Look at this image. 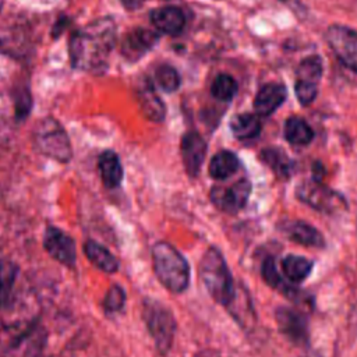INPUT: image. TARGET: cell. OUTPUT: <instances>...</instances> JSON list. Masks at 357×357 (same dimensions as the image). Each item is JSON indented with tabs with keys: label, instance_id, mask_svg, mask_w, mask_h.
Listing matches in <instances>:
<instances>
[{
	"label": "cell",
	"instance_id": "6da1fadb",
	"mask_svg": "<svg viewBox=\"0 0 357 357\" xmlns=\"http://www.w3.org/2000/svg\"><path fill=\"white\" fill-rule=\"evenodd\" d=\"M116 43V25L102 18L75 31L70 38V60L74 68L100 73L106 68Z\"/></svg>",
	"mask_w": 357,
	"mask_h": 357
},
{
	"label": "cell",
	"instance_id": "7a4b0ae2",
	"mask_svg": "<svg viewBox=\"0 0 357 357\" xmlns=\"http://www.w3.org/2000/svg\"><path fill=\"white\" fill-rule=\"evenodd\" d=\"M199 276L209 296L219 304L227 307L236 294V286L222 252L211 247L199 262Z\"/></svg>",
	"mask_w": 357,
	"mask_h": 357
},
{
	"label": "cell",
	"instance_id": "3957f363",
	"mask_svg": "<svg viewBox=\"0 0 357 357\" xmlns=\"http://www.w3.org/2000/svg\"><path fill=\"white\" fill-rule=\"evenodd\" d=\"M153 271L159 282L173 293H181L190 283V266L185 258L169 243L158 241L152 247Z\"/></svg>",
	"mask_w": 357,
	"mask_h": 357
},
{
	"label": "cell",
	"instance_id": "277c9868",
	"mask_svg": "<svg viewBox=\"0 0 357 357\" xmlns=\"http://www.w3.org/2000/svg\"><path fill=\"white\" fill-rule=\"evenodd\" d=\"M35 148L47 158L67 163L73 156L71 144L66 130L52 117L40 120L33 130Z\"/></svg>",
	"mask_w": 357,
	"mask_h": 357
},
{
	"label": "cell",
	"instance_id": "5b68a950",
	"mask_svg": "<svg viewBox=\"0 0 357 357\" xmlns=\"http://www.w3.org/2000/svg\"><path fill=\"white\" fill-rule=\"evenodd\" d=\"M296 195L301 202L324 213H337L347 209V202L339 192L315 178L300 183Z\"/></svg>",
	"mask_w": 357,
	"mask_h": 357
},
{
	"label": "cell",
	"instance_id": "8992f818",
	"mask_svg": "<svg viewBox=\"0 0 357 357\" xmlns=\"http://www.w3.org/2000/svg\"><path fill=\"white\" fill-rule=\"evenodd\" d=\"M144 318L148 325L149 333L155 340L159 353L166 354L173 343L176 322L172 312L163 305L149 300L144 307Z\"/></svg>",
	"mask_w": 357,
	"mask_h": 357
},
{
	"label": "cell",
	"instance_id": "52a82bcc",
	"mask_svg": "<svg viewBox=\"0 0 357 357\" xmlns=\"http://www.w3.org/2000/svg\"><path fill=\"white\" fill-rule=\"evenodd\" d=\"M325 40L339 61L357 73V31L344 25H331Z\"/></svg>",
	"mask_w": 357,
	"mask_h": 357
},
{
	"label": "cell",
	"instance_id": "ba28073f",
	"mask_svg": "<svg viewBox=\"0 0 357 357\" xmlns=\"http://www.w3.org/2000/svg\"><path fill=\"white\" fill-rule=\"evenodd\" d=\"M250 194L251 183L247 178H238L230 185L216 184L211 190V201L218 209L226 213H236L245 206Z\"/></svg>",
	"mask_w": 357,
	"mask_h": 357
},
{
	"label": "cell",
	"instance_id": "9c48e42d",
	"mask_svg": "<svg viewBox=\"0 0 357 357\" xmlns=\"http://www.w3.org/2000/svg\"><path fill=\"white\" fill-rule=\"evenodd\" d=\"M45 250L60 264L66 266H74L75 264V244L74 240L59 230L57 227L49 226L43 237Z\"/></svg>",
	"mask_w": 357,
	"mask_h": 357
},
{
	"label": "cell",
	"instance_id": "30bf717a",
	"mask_svg": "<svg viewBox=\"0 0 357 357\" xmlns=\"http://www.w3.org/2000/svg\"><path fill=\"white\" fill-rule=\"evenodd\" d=\"M180 149L187 173L192 177L197 176L206 155V142L198 132L188 131L181 138Z\"/></svg>",
	"mask_w": 357,
	"mask_h": 357
},
{
	"label": "cell",
	"instance_id": "8fae6325",
	"mask_svg": "<svg viewBox=\"0 0 357 357\" xmlns=\"http://www.w3.org/2000/svg\"><path fill=\"white\" fill-rule=\"evenodd\" d=\"M275 319L279 331L293 343L304 344L308 340V331L304 318L291 308L279 307L275 311Z\"/></svg>",
	"mask_w": 357,
	"mask_h": 357
},
{
	"label": "cell",
	"instance_id": "7c38bea8",
	"mask_svg": "<svg viewBox=\"0 0 357 357\" xmlns=\"http://www.w3.org/2000/svg\"><path fill=\"white\" fill-rule=\"evenodd\" d=\"M159 35L146 28H135L130 31L121 42V53L130 60L135 61L148 53L158 42Z\"/></svg>",
	"mask_w": 357,
	"mask_h": 357
},
{
	"label": "cell",
	"instance_id": "4fadbf2b",
	"mask_svg": "<svg viewBox=\"0 0 357 357\" xmlns=\"http://www.w3.org/2000/svg\"><path fill=\"white\" fill-rule=\"evenodd\" d=\"M280 231L291 241L305 245L322 248L325 245L322 234L311 225L303 220H284L279 226Z\"/></svg>",
	"mask_w": 357,
	"mask_h": 357
},
{
	"label": "cell",
	"instance_id": "5bb4252c",
	"mask_svg": "<svg viewBox=\"0 0 357 357\" xmlns=\"http://www.w3.org/2000/svg\"><path fill=\"white\" fill-rule=\"evenodd\" d=\"M149 18L153 26L166 35H178L185 26L184 13L173 6L155 8L151 11Z\"/></svg>",
	"mask_w": 357,
	"mask_h": 357
},
{
	"label": "cell",
	"instance_id": "9a60e30c",
	"mask_svg": "<svg viewBox=\"0 0 357 357\" xmlns=\"http://www.w3.org/2000/svg\"><path fill=\"white\" fill-rule=\"evenodd\" d=\"M286 99V88L282 84L269 82L264 85L254 99V110L258 116H271Z\"/></svg>",
	"mask_w": 357,
	"mask_h": 357
},
{
	"label": "cell",
	"instance_id": "2e32d148",
	"mask_svg": "<svg viewBox=\"0 0 357 357\" xmlns=\"http://www.w3.org/2000/svg\"><path fill=\"white\" fill-rule=\"evenodd\" d=\"M138 102L144 116L152 121H162L165 117V105L158 96L152 84L145 82L138 88Z\"/></svg>",
	"mask_w": 357,
	"mask_h": 357
},
{
	"label": "cell",
	"instance_id": "e0dca14e",
	"mask_svg": "<svg viewBox=\"0 0 357 357\" xmlns=\"http://www.w3.org/2000/svg\"><path fill=\"white\" fill-rule=\"evenodd\" d=\"M98 165L103 184L107 188H116L123 178V166L117 153H114L113 151H105L99 156Z\"/></svg>",
	"mask_w": 357,
	"mask_h": 357
},
{
	"label": "cell",
	"instance_id": "ac0fdd59",
	"mask_svg": "<svg viewBox=\"0 0 357 357\" xmlns=\"http://www.w3.org/2000/svg\"><path fill=\"white\" fill-rule=\"evenodd\" d=\"M240 166L238 158L230 151H220L209 162V174L215 180H226L233 176Z\"/></svg>",
	"mask_w": 357,
	"mask_h": 357
},
{
	"label": "cell",
	"instance_id": "d6986e66",
	"mask_svg": "<svg viewBox=\"0 0 357 357\" xmlns=\"http://www.w3.org/2000/svg\"><path fill=\"white\" fill-rule=\"evenodd\" d=\"M85 254L88 257V259L100 271L107 272V273H113L119 269V262L114 258V255L102 244L88 240L84 245Z\"/></svg>",
	"mask_w": 357,
	"mask_h": 357
},
{
	"label": "cell",
	"instance_id": "ffe728a7",
	"mask_svg": "<svg viewBox=\"0 0 357 357\" xmlns=\"http://www.w3.org/2000/svg\"><path fill=\"white\" fill-rule=\"evenodd\" d=\"M282 272L291 283H300L308 278L312 262L301 255H287L282 259Z\"/></svg>",
	"mask_w": 357,
	"mask_h": 357
},
{
	"label": "cell",
	"instance_id": "44dd1931",
	"mask_svg": "<svg viewBox=\"0 0 357 357\" xmlns=\"http://www.w3.org/2000/svg\"><path fill=\"white\" fill-rule=\"evenodd\" d=\"M230 130L237 139H252L261 132V121L255 114H236L230 121Z\"/></svg>",
	"mask_w": 357,
	"mask_h": 357
},
{
	"label": "cell",
	"instance_id": "7402d4cb",
	"mask_svg": "<svg viewBox=\"0 0 357 357\" xmlns=\"http://www.w3.org/2000/svg\"><path fill=\"white\" fill-rule=\"evenodd\" d=\"M284 138L293 145H307L314 138L310 124L301 117H290L284 123Z\"/></svg>",
	"mask_w": 357,
	"mask_h": 357
},
{
	"label": "cell",
	"instance_id": "603a6c76",
	"mask_svg": "<svg viewBox=\"0 0 357 357\" xmlns=\"http://www.w3.org/2000/svg\"><path fill=\"white\" fill-rule=\"evenodd\" d=\"M261 275L265 280V283L271 287H273L275 290L286 294L287 297H296V289L291 287L289 283L284 282V279L282 278V275L279 273L278 268H276V264L273 261V258L268 257L264 262H262V266H261Z\"/></svg>",
	"mask_w": 357,
	"mask_h": 357
},
{
	"label": "cell",
	"instance_id": "cb8c5ba5",
	"mask_svg": "<svg viewBox=\"0 0 357 357\" xmlns=\"http://www.w3.org/2000/svg\"><path fill=\"white\" fill-rule=\"evenodd\" d=\"M261 159L268 165L279 177H289L291 174V160L276 148H266L261 152Z\"/></svg>",
	"mask_w": 357,
	"mask_h": 357
},
{
	"label": "cell",
	"instance_id": "d4e9b609",
	"mask_svg": "<svg viewBox=\"0 0 357 357\" xmlns=\"http://www.w3.org/2000/svg\"><path fill=\"white\" fill-rule=\"evenodd\" d=\"M17 279V266L6 259H0V307H4L10 297Z\"/></svg>",
	"mask_w": 357,
	"mask_h": 357
},
{
	"label": "cell",
	"instance_id": "484cf974",
	"mask_svg": "<svg viewBox=\"0 0 357 357\" xmlns=\"http://www.w3.org/2000/svg\"><path fill=\"white\" fill-rule=\"evenodd\" d=\"M236 92H237V82L229 74H219L211 85L212 96L222 102L231 100L234 98Z\"/></svg>",
	"mask_w": 357,
	"mask_h": 357
},
{
	"label": "cell",
	"instance_id": "4316f807",
	"mask_svg": "<svg viewBox=\"0 0 357 357\" xmlns=\"http://www.w3.org/2000/svg\"><path fill=\"white\" fill-rule=\"evenodd\" d=\"M322 71H324L322 60L318 56H310V57H305L300 63V66L297 68V79L312 82V84L318 85V82L322 77Z\"/></svg>",
	"mask_w": 357,
	"mask_h": 357
},
{
	"label": "cell",
	"instance_id": "83f0119b",
	"mask_svg": "<svg viewBox=\"0 0 357 357\" xmlns=\"http://www.w3.org/2000/svg\"><path fill=\"white\" fill-rule=\"evenodd\" d=\"M156 82L158 85L166 91V92H173L176 89H178L181 79H180V74L177 73L176 68L170 67V66H160L156 73Z\"/></svg>",
	"mask_w": 357,
	"mask_h": 357
},
{
	"label": "cell",
	"instance_id": "f1b7e54d",
	"mask_svg": "<svg viewBox=\"0 0 357 357\" xmlns=\"http://www.w3.org/2000/svg\"><path fill=\"white\" fill-rule=\"evenodd\" d=\"M124 303H126L124 290L119 284H114L107 290V293L105 296L103 307L107 312H117L123 308Z\"/></svg>",
	"mask_w": 357,
	"mask_h": 357
},
{
	"label": "cell",
	"instance_id": "f546056e",
	"mask_svg": "<svg viewBox=\"0 0 357 357\" xmlns=\"http://www.w3.org/2000/svg\"><path fill=\"white\" fill-rule=\"evenodd\" d=\"M294 93L303 106L312 103L318 93V85L307 81L297 79L294 84Z\"/></svg>",
	"mask_w": 357,
	"mask_h": 357
},
{
	"label": "cell",
	"instance_id": "4dcf8cb0",
	"mask_svg": "<svg viewBox=\"0 0 357 357\" xmlns=\"http://www.w3.org/2000/svg\"><path fill=\"white\" fill-rule=\"evenodd\" d=\"M121 4L127 8V10H137L138 7H141L146 0H120Z\"/></svg>",
	"mask_w": 357,
	"mask_h": 357
},
{
	"label": "cell",
	"instance_id": "1f68e13d",
	"mask_svg": "<svg viewBox=\"0 0 357 357\" xmlns=\"http://www.w3.org/2000/svg\"><path fill=\"white\" fill-rule=\"evenodd\" d=\"M1 7H3V0H0V11H1Z\"/></svg>",
	"mask_w": 357,
	"mask_h": 357
},
{
	"label": "cell",
	"instance_id": "d6a6232c",
	"mask_svg": "<svg viewBox=\"0 0 357 357\" xmlns=\"http://www.w3.org/2000/svg\"><path fill=\"white\" fill-rule=\"evenodd\" d=\"M279 1H287V0H279Z\"/></svg>",
	"mask_w": 357,
	"mask_h": 357
},
{
	"label": "cell",
	"instance_id": "836d02e7",
	"mask_svg": "<svg viewBox=\"0 0 357 357\" xmlns=\"http://www.w3.org/2000/svg\"><path fill=\"white\" fill-rule=\"evenodd\" d=\"M311 357H317V356H311Z\"/></svg>",
	"mask_w": 357,
	"mask_h": 357
}]
</instances>
